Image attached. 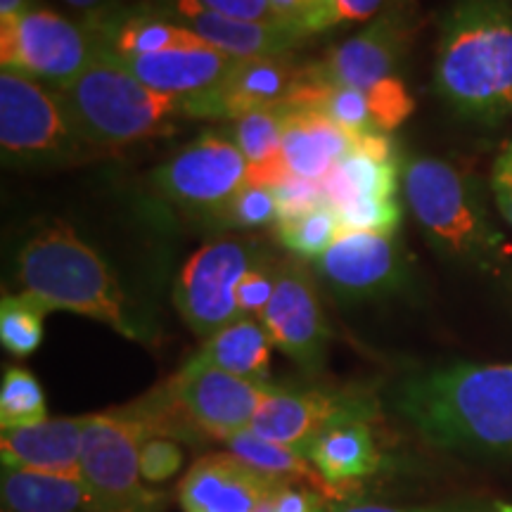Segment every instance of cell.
Listing matches in <instances>:
<instances>
[{"label":"cell","mask_w":512,"mask_h":512,"mask_svg":"<svg viewBox=\"0 0 512 512\" xmlns=\"http://www.w3.org/2000/svg\"><path fill=\"white\" fill-rule=\"evenodd\" d=\"M394 406L430 444L512 456V366H458L413 375Z\"/></svg>","instance_id":"1"},{"label":"cell","mask_w":512,"mask_h":512,"mask_svg":"<svg viewBox=\"0 0 512 512\" xmlns=\"http://www.w3.org/2000/svg\"><path fill=\"white\" fill-rule=\"evenodd\" d=\"M437 93L460 117L496 124L512 112V0H458L441 22Z\"/></svg>","instance_id":"2"},{"label":"cell","mask_w":512,"mask_h":512,"mask_svg":"<svg viewBox=\"0 0 512 512\" xmlns=\"http://www.w3.org/2000/svg\"><path fill=\"white\" fill-rule=\"evenodd\" d=\"M19 280L50 311L81 313L128 339L145 337L110 266L69 226L57 223L41 230L22 247Z\"/></svg>","instance_id":"3"},{"label":"cell","mask_w":512,"mask_h":512,"mask_svg":"<svg viewBox=\"0 0 512 512\" xmlns=\"http://www.w3.org/2000/svg\"><path fill=\"white\" fill-rule=\"evenodd\" d=\"M64 112L86 145L124 147L171 133L181 100L147 88L110 50L100 53L72 83L57 88Z\"/></svg>","instance_id":"4"},{"label":"cell","mask_w":512,"mask_h":512,"mask_svg":"<svg viewBox=\"0 0 512 512\" xmlns=\"http://www.w3.org/2000/svg\"><path fill=\"white\" fill-rule=\"evenodd\" d=\"M408 207L448 259L494 268L503 261V238L491 226L477 183L432 157H415L403 169Z\"/></svg>","instance_id":"5"},{"label":"cell","mask_w":512,"mask_h":512,"mask_svg":"<svg viewBox=\"0 0 512 512\" xmlns=\"http://www.w3.org/2000/svg\"><path fill=\"white\" fill-rule=\"evenodd\" d=\"M150 432L126 411L88 418L81 448V477L100 512H157L162 498L140 484V448Z\"/></svg>","instance_id":"6"},{"label":"cell","mask_w":512,"mask_h":512,"mask_svg":"<svg viewBox=\"0 0 512 512\" xmlns=\"http://www.w3.org/2000/svg\"><path fill=\"white\" fill-rule=\"evenodd\" d=\"M100 53V38L86 22L48 8H31L0 22L3 69L27 74L38 83L64 88Z\"/></svg>","instance_id":"7"},{"label":"cell","mask_w":512,"mask_h":512,"mask_svg":"<svg viewBox=\"0 0 512 512\" xmlns=\"http://www.w3.org/2000/svg\"><path fill=\"white\" fill-rule=\"evenodd\" d=\"M0 145L5 159L22 164L67 162L86 145L55 91L27 74H0Z\"/></svg>","instance_id":"8"},{"label":"cell","mask_w":512,"mask_h":512,"mask_svg":"<svg viewBox=\"0 0 512 512\" xmlns=\"http://www.w3.org/2000/svg\"><path fill=\"white\" fill-rule=\"evenodd\" d=\"M261 252L254 240L221 238L190 256L176 280L174 302L195 335L209 339L242 318L238 287Z\"/></svg>","instance_id":"9"},{"label":"cell","mask_w":512,"mask_h":512,"mask_svg":"<svg viewBox=\"0 0 512 512\" xmlns=\"http://www.w3.org/2000/svg\"><path fill=\"white\" fill-rule=\"evenodd\" d=\"M249 164L240 147L219 133H204L155 171L169 202L221 223L228 204L247 185Z\"/></svg>","instance_id":"10"},{"label":"cell","mask_w":512,"mask_h":512,"mask_svg":"<svg viewBox=\"0 0 512 512\" xmlns=\"http://www.w3.org/2000/svg\"><path fill=\"white\" fill-rule=\"evenodd\" d=\"M166 389L197 432L228 441L252 427L261 403L275 387L230 375L195 354L166 382Z\"/></svg>","instance_id":"11"},{"label":"cell","mask_w":512,"mask_h":512,"mask_svg":"<svg viewBox=\"0 0 512 512\" xmlns=\"http://www.w3.org/2000/svg\"><path fill=\"white\" fill-rule=\"evenodd\" d=\"M415 34L413 0H392L389 8L370 19L366 29L332 48L323 60L309 64L311 74L337 86L375 91L382 83L399 79L403 55Z\"/></svg>","instance_id":"12"},{"label":"cell","mask_w":512,"mask_h":512,"mask_svg":"<svg viewBox=\"0 0 512 512\" xmlns=\"http://www.w3.org/2000/svg\"><path fill=\"white\" fill-rule=\"evenodd\" d=\"M259 320L273 347L299 368L306 373L323 368L330 330L309 268L302 261H283L278 285Z\"/></svg>","instance_id":"13"},{"label":"cell","mask_w":512,"mask_h":512,"mask_svg":"<svg viewBox=\"0 0 512 512\" xmlns=\"http://www.w3.org/2000/svg\"><path fill=\"white\" fill-rule=\"evenodd\" d=\"M320 278L344 302H370L399 292L408 266L394 235L342 233L316 261Z\"/></svg>","instance_id":"14"},{"label":"cell","mask_w":512,"mask_h":512,"mask_svg":"<svg viewBox=\"0 0 512 512\" xmlns=\"http://www.w3.org/2000/svg\"><path fill=\"white\" fill-rule=\"evenodd\" d=\"M304 79L306 67H299L287 55L240 57L214 91L183 102V114L235 121L254 110L290 107Z\"/></svg>","instance_id":"15"},{"label":"cell","mask_w":512,"mask_h":512,"mask_svg":"<svg viewBox=\"0 0 512 512\" xmlns=\"http://www.w3.org/2000/svg\"><path fill=\"white\" fill-rule=\"evenodd\" d=\"M373 415L375 406L366 396L318 392V389L285 392L275 387L261 403L249 432L304 453L311 441L328 427L347 420H370Z\"/></svg>","instance_id":"16"},{"label":"cell","mask_w":512,"mask_h":512,"mask_svg":"<svg viewBox=\"0 0 512 512\" xmlns=\"http://www.w3.org/2000/svg\"><path fill=\"white\" fill-rule=\"evenodd\" d=\"M280 482L261 475L233 453H209L181 482L183 512H256L271 501Z\"/></svg>","instance_id":"17"},{"label":"cell","mask_w":512,"mask_h":512,"mask_svg":"<svg viewBox=\"0 0 512 512\" xmlns=\"http://www.w3.org/2000/svg\"><path fill=\"white\" fill-rule=\"evenodd\" d=\"M171 22L190 29L211 48L230 57H275L287 55L306 41V36L278 22H249L209 10L200 0H166L159 8Z\"/></svg>","instance_id":"18"},{"label":"cell","mask_w":512,"mask_h":512,"mask_svg":"<svg viewBox=\"0 0 512 512\" xmlns=\"http://www.w3.org/2000/svg\"><path fill=\"white\" fill-rule=\"evenodd\" d=\"M238 57H230L221 50L211 48L209 43H192L178 46L152 55H136L121 60L128 72L138 76L152 91L171 95V98L188 102L202 98L214 91L226 79Z\"/></svg>","instance_id":"19"},{"label":"cell","mask_w":512,"mask_h":512,"mask_svg":"<svg viewBox=\"0 0 512 512\" xmlns=\"http://www.w3.org/2000/svg\"><path fill=\"white\" fill-rule=\"evenodd\" d=\"M88 418L46 420L0 437V458L8 470L81 475V448Z\"/></svg>","instance_id":"20"},{"label":"cell","mask_w":512,"mask_h":512,"mask_svg":"<svg viewBox=\"0 0 512 512\" xmlns=\"http://www.w3.org/2000/svg\"><path fill=\"white\" fill-rule=\"evenodd\" d=\"M356 147V136L339 128L323 112L290 107L285 117L280 164L285 176L323 183L335 166Z\"/></svg>","instance_id":"21"},{"label":"cell","mask_w":512,"mask_h":512,"mask_svg":"<svg viewBox=\"0 0 512 512\" xmlns=\"http://www.w3.org/2000/svg\"><path fill=\"white\" fill-rule=\"evenodd\" d=\"M399 164L387 133L356 138V147L323 178L332 209L366 200H396Z\"/></svg>","instance_id":"22"},{"label":"cell","mask_w":512,"mask_h":512,"mask_svg":"<svg viewBox=\"0 0 512 512\" xmlns=\"http://www.w3.org/2000/svg\"><path fill=\"white\" fill-rule=\"evenodd\" d=\"M304 456L325 477V482L344 494L351 484L375 475L382 465L370 420H347L318 434Z\"/></svg>","instance_id":"23"},{"label":"cell","mask_w":512,"mask_h":512,"mask_svg":"<svg viewBox=\"0 0 512 512\" xmlns=\"http://www.w3.org/2000/svg\"><path fill=\"white\" fill-rule=\"evenodd\" d=\"M0 491L8 512H100L98 501L81 475L3 467Z\"/></svg>","instance_id":"24"},{"label":"cell","mask_w":512,"mask_h":512,"mask_svg":"<svg viewBox=\"0 0 512 512\" xmlns=\"http://www.w3.org/2000/svg\"><path fill=\"white\" fill-rule=\"evenodd\" d=\"M271 337L261 320L238 318L211 335L200 356L211 366L252 382H268L271 375Z\"/></svg>","instance_id":"25"},{"label":"cell","mask_w":512,"mask_h":512,"mask_svg":"<svg viewBox=\"0 0 512 512\" xmlns=\"http://www.w3.org/2000/svg\"><path fill=\"white\" fill-rule=\"evenodd\" d=\"M228 453L240 458L242 463L254 467L261 475L275 479L280 484H297L309 486V489L318 491V494L332 498L344 496L342 491L325 482V477L313 467L309 458L304 456L297 448L275 444L254 432H240L226 441Z\"/></svg>","instance_id":"26"},{"label":"cell","mask_w":512,"mask_h":512,"mask_svg":"<svg viewBox=\"0 0 512 512\" xmlns=\"http://www.w3.org/2000/svg\"><path fill=\"white\" fill-rule=\"evenodd\" d=\"M287 110L290 107L254 110L233 121L235 145L240 147L249 164L247 183L273 188L275 183L287 178L283 164H280Z\"/></svg>","instance_id":"27"},{"label":"cell","mask_w":512,"mask_h":512,"mask_svg":"<svg viewBox=\"0 0 512 512\" xmlns=\"http://www.w3.org/2000/svg\"><path fill=\"white\" fill-rule=\"evenodd\" d=\"M275 235H278L280 245L290 249L294 256L318 261L342 235V223L330 204H320L304 214L280 219L275 223Z\"/></svg>","instance_id":"28"},{"label":"cell","mask_w":512,"mask_h":512,"mask_svg":"<svg viewBox=\"0 0 512 512\" xmlns=\"http://www.w3.org/2000/svg\"><path fill=\"white\" fill-rule=\"evenodd\" d=\"M50 309L34 294H5L0 302V342L12 356L27 358L41 347L43 320Z\"/></svg>","instance_id":"29"},{"label":"cell","mask_w":512,"mask_h":512,"mask_svg":"<svg viewBox=\"0 0 512 512\" xmlns=\"http://www.w3.org/2000/svg\"><path fill=\"white\" fill-rule=\"evenodd\" d=\"M48 420L46 396L29 370L8 368L0 384V427L19 430Z\"/></svg>","instance_id":"30"},{"label":"cell","mask_w":512,"mask_h":512,"mask_svg":"<svg viewBox=\"0 0 512 512\" xmlns=\"http://www.w3.org/2000/svg\"><path fill=\"white\" fill-rule=\"evenodd\" d=\"M268 3H271L273 22L306 38L342 22L337 0H268Z\"/></svg>","instance_id":"31"},{"label":"cell","mask_w":512,"mask_h":512,"mask_svg":"<svg viewBox=\"0 0 512 512\" xmlns=\"http://www.w3.org/2000/svg\"><path fill=\"white\" fill-rule=\"evenodd\" d=\"M280 209L268 185L247 183L221 216V226L228 228H261L278 223Z\"/></svg>","instance_id":"32"},{"label":"cell","mask_w":512,"mask_h":512,"mask_svg":"<svg viewBox=\"0 0 512 512\" xmlns=\"http://www.w3.org/2000/svg\"><path fill=\"white\" fill-rule=\"evenodd\" d=\"M342 233H380L394 235L401 223V204L396 200H366L335 209Z\"/></svg>","instance_id":"33"},{"label":"cell","mask_w":512,"mask_h":512,"mask_svg":"<svg viewBox=\"0 0 512 512\" xmlns=\"http://www.w3.org/2000/svg\"><path fill=\"white\" fill-rule=\"evenodd\" d=\"M280 266L283 261L271 259L266 252H261L259 259L254 261L238 287V309L242 318H261V313L271 302L275 285H278Z\"/></svg>","instance_id":"34"},{"label":"cell","mask_w":512,"mask_h":512,"mask_svg":"<svg viewBox=\"0 0 512 512\" xmlns=\"http://www.w3.org/2000/svg\"><path fill=\"white\" fill-rule=\"evenodd\" d=\"M183 465V448L176 441L166 437L145 439L140 448V475L145 482L162 484L181 470Z\"/></svg>","instance_id":"35"},{"label":"cell","mask_w":512,"mask_h":512,"mask_svg":"<svg viewBox=\"0 0 512 512\" xmlns=\"http://www.w3.org/2000/svg\"><path fill=\"white\" fill-rule=\"evenodd\" d=\"M271 190L275 200H278L280 219H290V216L304 214V211L320 207V204H328L323 192V183L304 181V178L287 176L280 183H275Z\"/></svg>","instance_id":"36"},{"label":"cell","mask_w":512,"mask_h":512,"mask_svg":"<svg viewBox=\"0 0 512 512\" xmlns=\"http://www.w3.org/2000/svg\"><path fill=\"white\" fill-rule=\"evenodd\" d=\"M268 505L273 512H330L332 501L309 486L285 484L275 491Z\"/></svg>","instance_id":"37"},{"label":"cell","mask_w":512,"mask_h":512,"mask_svg":"<svg viewBox=\"0 0 512 512\" xmlns=\"http://www.w3.org/2000/svg\"><path fill=\"white\" fill-rule=\"evenodd\" d=\"M491 190H494L498 211L512 226V143L505 145L496 159L494 171H491Z\"/></svg>","instance_id":"38"},{"label":"cell","mask_w":512,"mask_h":512,"mask_svg":"<svg viewBox=\"0 0 512 512\" xmlns=\"http://www.w3.org/2000/svg\"><path fill=\"white\" fill-rule=\"evenodd\" d=\"M342 512H512V505L486 503H453V505H425V508H394V505H351Z\"/></svg>","instance_id":"39"},{"label":"cell","mask_w":512,"mask_h":512,"mask_svg":"<svg viewBox=\"0 0 512 512\" xmlns=\"http://www.w3.org/2000/svg\"><path fill=\"white\" fill-rule=\"evenodd\" d=\"M200 3L228 17L249 19V22H273L268 0H200Z\"/></svg>","instance_id":"40"},{"label":"cell","mask_w":512,"mask_h":512,"mask_svg":"<svg viewBox=\"0 0 512 512\" xmlns=\"http://www.w3.org/2000/svg\"><path fill=\"white\" fill-rule=\"evenodd\" d=\"M60 3L81 15L83 22H95V19L110 17L114 12L124 10L126 0H60Z\"/></svg>","instance_id":"41"},{"label":"cell","mask_w":512,"mask_h":512,"mask_svg":"<svg viewBox=\"0 0 512 512\" xmlns=\"http://www.w3.org/2000/svg\"><path fill=\"white\" fill-rule=\"evenodd\" d=\"M387 3L392 0H337V8L342 22H363L380 15Z\"/></svg>","instance_id":"42"},{"label":"cell","mask_w":512,"mask_h":512,"mask_svg":"<svg viewBox=\"0 0 512 512\" xmlns=\"http://www.w3.org/2000/svg\"><path fill=\"white\" fill-rule=\"evenodd\" d=\"M31 10V0H0V22H8Z\"/></svg>","instance_id":"43"},{"label":"cell","mask_w":512,"mask_h":512,"mask_svg":"<svg viewBox=\"0 0 512 512\" xmlns=\"http://www.w3.org/2000/svg\"><path fill=\"white\" fill-rule=\"evenodd\" d=\"M256 512H273V510H271V505H268V503H264V505H261V508H259V510H256Z\"/></svg>","instance_id":"44"}]
</instances>
